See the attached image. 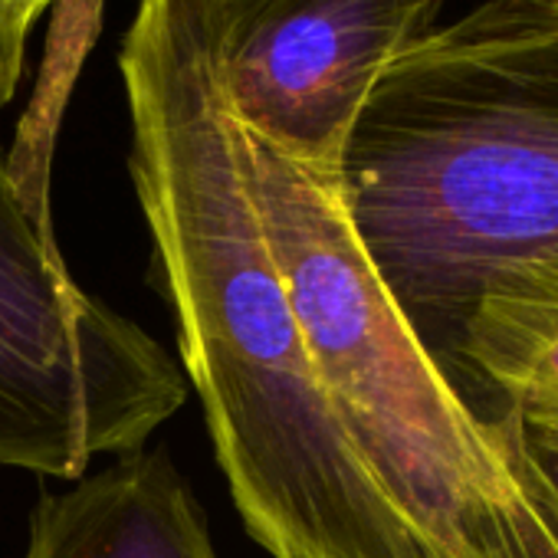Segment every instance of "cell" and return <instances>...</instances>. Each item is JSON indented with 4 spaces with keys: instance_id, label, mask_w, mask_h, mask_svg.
<instances>
[{
    "instance_id": "cell-1",
    "label": "cell",
    "mask_w": 558,
    "mask_h": 558,
    "mask_svg": "<svg viewBox=\"0 0 558 558\" xmlns=\"http://www.w3.org/2000/svg\"><path fill=\"white\" fill-rule=\"evenodd\" d=\"M119 73L181 372L246 532L272 558H421L310 362L217 86L210 0H142Z\"/></svg>"
},
{
    "instance_id": "cell-2",
    "label": "cell",
    "mask_w": 558,
    "mask_h": 558,
    "mask_svg": "<svg viewBox=\"0 0 558 558\" xmlns=\"http://www.w3.org/2000/svg\"><path fill=\"white\" fill-rule=\"evenodd\" d=\"M336 184L447 375L476 290L558 250V4L486 0L421 37L359 112Z\"/></svg>"
},
{
    "instance_id": "cell-3",
    "label": "cell",
    "mask_w": 558,
    "mask_h": 558,
    "mask_svg": "<svg viewBox=\"0 0 558 558\" xmlns=\"http://www.w3.org/2000/svg\"><path fill=\"white\" fill-rule=\"evenodd\" d=\"M240 151L323 391L421 558H558L506 421L483 417L424 349L362 250L336 178L243 122Z\"/></svg>"
},
{
    "instance_id": "cell-4",
    "label": "cell",
    "mask_w": 558,
    "mask_h": 558,
    "mask_svg": "<svg viewBox=\"0 0 558 558\" xmlns=\"http://www.w3.org/2000/svg\"><path fill=\"white\" fill-rule=\"evenodd\" d=\"M184 401L181 365L70 276L0 151V466L80 480Z\"/></svg>"
},
{
    "instance_id": "cell-5",
    "label": "cell",
    "mask_w": 558,
    "mask_h": 558,
    "mask_svg": "<svg viewBox=\"0 0 558 558\" xmlns=\"http://www.w3.org/2000/svg\"><path fill=\"white\" fill-rule=\"evenodd\" d=\"M444 0H210L227 109L300 165L339 174L388 66L437 27Z\"/></svg>"
},
{
    "instance_id": "cell-6",
    "label": "cell",
    "mask_w": 558,
    "mask_h": 558,
    "mask_svg": "<svg viewBox=\"0 0 558 558\" xmlns=\"http://www.w3.org/2000/svg\"><path fill=\"white\" fill-rule=\"evenodd\" d=\"M24 558H220L204 509L165 450H125L44 493Z\"/></svg>"
},
{
    "instance_id": "cell-7",
    "label": "cell",
    "mask_w": 558,
    "mask_h": 558,
    "mask_svg": "<svg viewBox=\"0 0 558 558\" xmlns=\"http://www.w3.org/2000/svg\"><path fill=\"white\" fill-rule=\"evenodd\" d=\"M447 378L480 411L558 437V250L493 272L457 329Z\"/></svg>"
},
{
    "instance_id": "cell-8",
    "label": "cell",
    "mask_w": 558,
    "mask_h": 558,
    "mask_svg": "<svg viewBox=\"0 0 558 558\" xmlns=\"http://www.w3.org/2000/svg\"><path fill=\"white\" fill-rule=\"evenodd\" d=\"M53 4L60 0H0V109L17 96L31 34Z\"/></svg>"
},
{
    "instance_id": "cell-9",
    "label": "cell",
    "mask_w": 558,
    "mask_h": 558,
    "mask_svg": "<svg viewBox=\"0 0 558 558\" xmlns=\"http://www.w3.org/2000/svg\"><path fill=\"white\" fill-rule=\"evenodd\" d=\"M496 421H506L522 476H525L532 496L538 499L542 512L548 515L551 529L558 532V437L529 430L509 417H496Z\"/></svg>"
},
{
    "instance_id": "cell-10",
    "label": "cell",
    "mask_w": 558,
    "mask_h": 558,
    "mask_svg": "<svg viewBox=\"0 0 558 558\" xmlns=\"http://www.w3.org/2000/svg\"><path fill=\"white\" fill-rule=\"evenodd\" d=\"M551 4H558V0H551Z\"/></svg>"
}]
</instances>
